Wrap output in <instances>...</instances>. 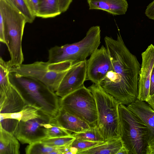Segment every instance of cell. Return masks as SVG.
I'll return each mask as SVG.
<instances>
[{"label":"cell","instance_id":"obj_1","mask_svg":"<svg viewBox=\"0 0 154 154\" xmlns=\"http://www.w3.org/2000/svg\"><path fill=\"white\" fill-rule=\"evenodd\" d=\"M104 40L113 69L107 73L100 85L121 104L128 106L138 99L140 65L120 33L116 39L106 36Z\"/></svg>","mask_w":154,"mask_h":154},{"label":"cell","instance_id":"obj_17","mask_svg":"<svg viewBox=\"0 0 154 154\" xmlns=\"http://www.w3.org/2000/svg\"><path fill=\"white\" fill-rule=\"evenodd\" d=\"M45 115L38 108L27 104L20 111L10 113H0V120L11 119L19 122H26L29 120L41 118Z\"/></svg>","mask_w":154,"mask_h":154},{"label":"cell","instance_id":"obj_7","mask_svg":"<svg viewBox=\"0 0 154 154\" xmlns=\"http://www.w3.org/2000/svg\"><path fill=\"white\" fill-rule=\"evenodd\" d=\"M60 106L69 113L88 123L97 125L96 101L90 90L83 85L74 91L60 98Z\"/></svg>","mask_w":154,"mask_h":154},{"label":"cell","instance_id":"obj_20","mask_svg":"<svg viewBox=\"0 0 154 154\" xmlns=\"http://www.w3.org/2000/svg\"><path fill=\"white\" fill-rule=\"evenodd\" d=\"M60 14L59 0H39V11L37 17L50 18Z\"/></svg>","mask_w":154,"mask_h":154},{"label":"cell","instance_id":"obj_11","mask_svg":"<svg viewBox=\"0 0 154 154\" xmlns=\"http://www.w3.org/2000/svg\"><path fill=\"white\" fill-rule=\"evenodd\" d=\"M86 60L73 65L68 70L56 91L57 95L63 97L78 89L86 80Z\"/></svg>","mask_w":154,"mask_h":154},{"label":"cell","instance_id":"obj_4","mask_svg":"<svg viewBox=\"0 0 154 154\" xmlns=\"http://www.w3.org/2000/svg\"><path fill=\"white\" fill-rule=\"evenodd\" d=\"M0 12L4 19L5 44L10 54L11 66H19L24 60L22 44L24 28L27 23L26 19L5 0H0Z\"/></svg>","mask_w":154,"mask_h":154},{"label":"cell","instance_id":"obj_19","mask_svg":"<svg viewBox=\"0 0 154 154\" xmlns=\"http://www.w3.org/2000/svg\"><path fill=\"white\" fill-rule=\"evenodd\" d=\"M121 138L103 143L88 149L78 152L77 154H117L123 145Z\"/></svg>","mask_w":154,"mask_h":154},{"label":"cell","instance_id":"obj_35","mask_svg":"<svg viewBox=\"0 0 154 154\" xmlns=\"http://www.w3.org/2000/svg\"><path fill=\"white\" fill-rule=\"evenodd\" d=\"M70 150L72 154H77L78 152V150L77 148L73 146L71 147Z\"/></svg>","mask_w":154,"mask_h":154},{"label":"cell","instance_id":"obj_15","mask_svg":"<svg viewBox=\"0 0 154 154\" xmlns=\"http://www.w3.org/2000/svg\"><path fill=\"white\" fill-rule=\"evenodd\" d=\"M55 117L61 126L69 132H83L91 127L86 122L60 108Z\"/></svg>","mask_w":154,"mask_h":154},{"label":"cell","instance_id":"obj_9","mask_svg":"<svg viewBox=\"0 0 154 154\" xmlns=\"http://www.w3.org/2000/svg\"><path fill=\"white\" fill-rule=\"evenodd\" d=\"M110 57L106 48L102 45L96 50L87 61L86 80L100 85L107 73L113 70Z\"/></svg>","mask_w":154,"mask_h":154},{"label":"cell","instance_id":"obj_34","mask_svg":"<svg viewBox=\"0 0 154 154\" xmlns=\"http://www.w3.org/2000/svg\"><path fill=\"white\" fill-rule=\"evenodd\" d=\"M129 154V152L128 150L123 145L119 149L117 154Z\"/></svg>","mask_w":154,"mask_h":154},{"label":"cell","instance_id":"obj_12","mask_svg":"<svg viewBox=\"0 0 154 154\" xmlns=\"http://www.w3.org/2000/svg\"><path fill=\"white\" fill-rule=\"evenodd\" d=\"M142 62L139 72L138 99L146 101L149 96L150 78L154 64V45L151 44L141 54Z\"/></svg>","mask_w":154,"mask_h":154},{"label":"cell","instance_id":"obj_6","mask_svg":"<svg viewBox=\"0 0 154 154\" xmlns=\"http://www.w3.org/2000/svg\"><path fill=\"white\" fill-rule=\"evenodd\" d=\"M100 32L99 26H93L89 29L85 36L80 41L52 47L48 50L47 62L54 63L70 61L74 65L85 60L100 46Z\"/></svg>","mask_w":154,"mask_h":154},{"label":"cell","instance_id":"obj_26","mask_svg":"<svg viewBox=\"0 0 154 154\" xmlns=\"http://www.w3.org/2000/svg\"><path fill=\"white\" fill-rule=\"evenodd\" d=\"M105 142H92L75 138L72 143L71 146L77 148L79 152L92 148Z\"/></svg>","mask_w":154,"mask_h":154},{"label":"cell","instance_id":"obj_31","mask_svg":"<svg viewBox=\"0 0 154 154\" xmlns=\"http://www.w3.org/2000/svg\"><path fill=\"white\" fill-rule=\"evenodd\" d=\"M154 94V64L152 67L150 78L149 95Z\"/></svg>","mask_w":154,"mask_h":154},{"label":"cell","instance_id":"obj_22","mask_svg":"<svg viewBox=\"0 0 154 154\" xmlns=\"http://www.w3.org/2000/svg\"><path fill=\"white\" fill-rule=\"evenodd\" d=\"M45 133L47 138L72 135L61 126L55 117L50 119L45 129Z\"/></svg>","mask_w":154,"mask_h":154},{"label":"cell","instance_id":"obj_5","mask_svg":"<svg viewBox=\"0 0 154 154\" xmlns=\"http://www.w3.org/2000/svg\"><path fill=\"white\" fill-rule=\"evenodd\" d=\"M121 138L129 154H146L149 136L144 122L125 105L119 106Z\"/></svg>","mask_w":154,"mask_h":154},{"label":"cell","instance_id":"obj_8","mask_svg":"<svg viewBox=\"0 0 154 154\" xmlns=\"http://www.w3.org/2000/svg\"><path fill=\"white\" fill-rule=\"evenodd\" d=\"M47 62L36 61L28 64L11 68L10 72L32 77L44 84L53 91L56 92L67 71L56 72L50 70Z\"/></svg>","mask_w":154,"mask_h":154},{"label":"cell","instance_id":"obj_32","mask_svg":"<svg viewBox=\"0 0 154 154\" xmlns=\"http://www.w3.org/2000/svg\"><path fill=\"white\" fill-rule=\"evenodd\" d=\"M146 154H154V139L149 141Z\"/></svg>","mask_w":154,"mask_h":154},{"label":"cell","instance_id":"obj_2","mask_svg":"<svg viewBox=\"0 0 154 154\" xmlns=\"http://www.w3.org/2000/svg\"><path fill=\"white\" fill-rule=\"evenodd\" d=\"M10 81L20 92L27 104L39 109L44 114L55 117L60 108L59 100L55 92L36 79L10 72Z\"/></svg>","mask_w":154,"mask_h":154},{"label":"cell","instance_id":"obj_21","mask_svg":"<svg viewBox=\"0 0 154 154\" xmlns=\"http://www.w3.org/2000/svg\"><path fill=\"white\" fill-rule=\"evenodd\" d=\"M60 146H51L37 141L27 146L25 149L26 154H60Z\"/></svg>","mask_w":154,"mask_h":154},{"label":"cell","instance_id":"obj_25","mask_svg":"<svg viewBox=\"0 0 154 154\" xmlns=\"http://www.w3.org/2000/svg\"><path fill=\"white\" fill-rule=\"evenodd\" d=\"M76 138L69 136L52 138H47L41 141L44 143L51 146H62L72 144Z\"/></svg>","mask_w":154,"mask_h":154},{"label":"cell","instance_id":"obj_30","mask_svg":"<svg viewBox=\"0 0 154 154\" xmlns=\"http://www.w3.org/2000/svg\"><path fill=\"white\" fill-rule=\"evenodd\" d=\"M4 22L3 16L0 12V41L1 42L5 43L4 37Z\"/></svg>","mask_w":154,"mask_h":154},{"label":"cell","instance_id":"obj_23","mask_svg":"<svg viewBox=\"0 0 154 154\" xmlns=\"http://www.w3.org/2000/svg\"><path fill=\"white\" fill-rule=\"evenodd\" d=\"M76 138L92 142L105 141L97 125L91 126L89 129L81 132L72 134Z\"/></svg>","mask_w":154,"mask_h":154},{"label":"cell","instance_id":"obj_29","mask_svg":"<svg viewBox=\"0 0 154 154\" xmlns=\"http://www.w3.org/2000/svg\"><path fill=\"white\" fill-rule=\"evenodd\" d=\"M145 14L149 18L154 20V0L147 6Z\"/></svg>","mask_w":154,"mask_h":154},{"label":"cell","instance_id":"obj_14","mask_svg":"<svg viewBox=\"0 0 154 154\" xmlns=\"http://www.w3.org/2000/svg\"><path fill=\"white\" fill-rule=\"evenodd\" d=\"M127 106L147 127L149 134V141L154 139V110L144 101L138 99Z\"/></svg>","mask_w":154,"mask_h":154},{"label":"cell","instance_id":"obj_3","mask_svg":"<svg viewBox=\"0 0 154 154\" xmlns=\"http://www.w3.org/2000/svg\"><path fill=\"white\" fill-rule=\"evenodd\" d=\"M88 88L96 101L97 120V125L104 141L121 138L119 106L121 103L106 91L100 85L93 83Z\"/></svg>","mask_w":154,"mask_h":154},{"label":"cell","instance_id":"obj_10","mask_svg":"<svg viewBox=\"0 0 154 154\" xmlns=\"http://www.w3.org/2000/svg\"><path fill=\"white\" fill-rule=\"evenodd\" d=\"M50 117H43L19 122L14 135L23 144H30L47 138L45 129Z\"/></svg>","mask_w":154,"mask_h":154},{"label":"cell","instance_id":"obj_24","mask_svg":"<svg viewBox=\"0 0 154 154\" xmlns=\"http://www.w3.org/2000/svg\"><path fill=\"white\" fill-rule=\"evenodd\" d=\"M22 13L26 19L27 23H31L35 18L25 0H5Z\"/></svg>","mask_w":154,"mask_h":154},{"label":"cell","instance_id":"obj_18","mask_svg":"<svg viewBox=\"0 0 154 154\" xmlns=\"http://www.w3.org/2000/svg\"><path fill=\"white\" fill-rule=\"evenodd\" d=\"M0 127V154H20L18 140L14 134Z\"/></svg>","mask_w":154,"mask_h":154},{"label":"cell","instance_id":"obj_16","mask_svg":"<svg viewBox=\"0 0 154 154\" xmlns=\"http://www.w3.org/2000/svg\"><path fill=\"white\" fill-rule=\"evenodd\" d=\"M90 10L105 11L113 15L125 14L128 8L126 0H87Z\"/></svg>","mask_w":154,"mask_h":154},{"label":"cell","instance_id":"obj_33","mask_svg":"<svg viewBox=\"0 0 154 154\" xmlns=\"http://www.w3.org/2000/svg\"><path fill=\"white\" fill-rule=\"evenodd\" d=\"M146 101L149 105L151 108L154 110V94L149 96Z\"/></svg>","mask_w":154,"mask_h":154},{"label":"cell","instance_id":"obj_27","mask_svg":"<svg viewBox=\"0 0 154 154\" xmlns=\"http://www.w3.org/2000/svg\"><path fill=\"white\" fill-rule=\"evenodd\" d=\"M19 122L16 119H5L0 120V127L14 134Z\"/></svg>","mask_w":154,"mask_h":154},{"label":"cell","instance_id":"obj_13","mask_svg":"<svg viewBox=\"0 0 154 154\" xmlns=\"http://www.w3.org/2000/svg\"><path fill=\"white\" fill-rule=\"evenodd\" d=\"M0 113H10L20 111L27 104L20 92L12 83L0 88Z\"/></svg>","mask_w":154,"mask_h":154},{"label":"cell","instance_id":"obj_28","mask_svg":"<svg viewBox=\"0 0 154 154\" xmlns=\"http://www.w3.org/2000/svg\"><path fill=\"white\" fill-rule=\"evenodd\" d=\"M31 11L37 17L39 11V0H25Z\"/></svg>","mask_w":154,"mask_h":154}]
</instances>
